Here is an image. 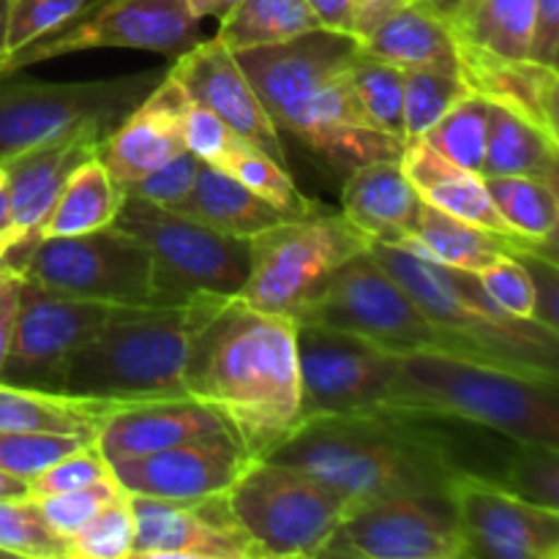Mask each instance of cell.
Segmentation results:
<instances>
[{"label":"cell","instance_id":"obj_45","mask_svg":"<svg viewBox=\"0 0 559 559\" xmlns=\"http://www.w3.org/2000/svg\"><path fill=\"white\" fill-rule=\"evenodd\" d=\"M91 0H9L5 55L69 25ZM3 55V58H5Z\"/></svg>","mask_w":559,"mask_h":559},{"label":"cell","instance_id":"obj_59","mask_svg":"<svg viewBox=\"0 0 559 559\" xmlns=\"http://www.w3.org/2000/svg\"><path fill=\"white\" fill-rule=\"evenodd\" d=\"M11 276V273H0V287H3V282H5V278H9Z\"/></svg>","mask_w":559,"mask_h":559},{"label":"cell","instance_id":"obj_6","mask_svg":"<svg viewBox=\"0 0 559 559\" xmlns=\"http://www.w3.org/2000/svg\"><path fill=\"white\" fill-rule=\"evenodd\" d=\"M369 254L396 278L431 325L445 333L453 353L559 380V333L502 311L478 273L437 265L380 240H369Z\"/></svg>","mask_w":559,"mask_h":559},{"label":"cell","instance_id":"obj_36","mask_svg":"<svg viewBox=\"0 0 559 559\" xmlns=\"http://www.w3.org/2000/svg\"><path fill=\"white\" fill-rule=\"evenodd\" d=\"M213 167L233 175V178L240 180L246 189H251L257 197L271 202V205L278 207L282 213H287L289 218L311 216V213H317L322 207L317 205L314 200L300 194L295 180L289 178L287 167H282L276 158L262 153L260 147H254L251 142L240 140L238 134L229 140V145L224 147L222 156L213 162Z\"/></svg>","mask_w":559,"mask_h":559},{"label":"cell","instance_id":"obj_41","mask_svg":"<svg viewBox=\"0 0 559 559\" xmlns=\"http://www.w3.org/2000/svg\"><path fill=\"white\" fill-rule=\"evenodd\" d=\"M0 551L27 559H69V544L49 527L33 497L0 500Z\"/></svg>","mask_w":559,"mask_h":559},{"label":"cell","instance_id":"obj_3","mask_svg":"<svg viewBox=\"0 0 559 559\" xmlns=\"http://www.w3.org/2000/svg\"><path fill=\"white\" fill-rule=\"evenodd\" d=\"M358 47L349 33L317 27L235 52L276 129L344 175L371 162H402L404 153V142L377 129L355 98L349 60Z\"/></svg>","mask_w":559,"mask_h":559},{"label":"cell","instance_id":"obj_27","mask_svg":"<svg viewBox=\"0 0 559 559\" xmlns=\"http://www.w3.org/2000/svg\"><path fill=\"white\" fill-rule=\"evenodd\" d=\"M358 44L371 58L402 71L459 69L451 25L420 0L399 5Z\"/></svg>","mask_w":559,"mask_h":559},{"label":"cell","instance_id":"obj_5","mask_svg":"<svg viewBox=\"0 0 559 559\" xmlns=\"http://www.w3.org/2000/svg\"><path fill=\"white\" fill-rule=\"evenodd\" d=\"M393 407L451 415L516 442L559 445V380L448 349L399 355Z\"/></svg>","mask_w":559,"mask_h":559},{"label":"cell","instance_id":"obj_13","mask_svg":"<svg viewBox=\"0 0 559 559\" xmlns=\"http://www.w3.org/2000/svg\"><path fill=\"white\" fill-rule=\"evenodd\" d=\"M202 38L189 0H91L69 25L0 58V80L85 49H147L178 58Z\"/></svg>","mask_w":559,"mask_h":559},{"label":"cell","instance_id":"obj_14","mask_svg":"<svg viewBox=\"0 0 559 559\" xmlns=\"http://www.w3.org/2000/svg\"><path fill=\"white\" fill-rule=\"evenodd\" d=\"M322 559H464L451 495H409L349 506Z\"/></svg>","mask_w":559,"mask_h":559},{"label":"cell","instance_id":"obj_19","mask_svg":"<svg viewBox=\"0 0 559 559\" xmlns=\"http://www.w3.org/2000/svg\"><path fill=\"white\" fill-rule=\"evenodd\" d=\"M169 74L178 80L186 96L211 109L229 131L251 142L287 167V151L282 145V131L267 115L260 93L240 69L233 49L218 36L200 38L191 49L175 58Z\"/></svg>","mask_w":559,"mask_h":559},{"label":"cell","instance_id":"obj_44","mask_svg":"<svg viewBox=\"0 0 559 559\" xmlns=\"http://www.w3.org/2000/svg\"><path fill=\"white\" fill-rule=\"evenodd\" d=\"M120 495H126L123 486L112 478H104L98 484L85 486V489H74V491H63V495H47V497H33L41 508L44 519H47L49 527L66 538L69 544L71 535L80 533L93 516H96L102 508H107L109 502L118 500Z\"/></svg>","mask_w":559,"mask_h":559},{"label":"cell","instance_id":"obj_55","mask_svg":"<svg viewBox=\"0 0 559 559\" xmlns=\"http://www.w3.org/2000/svg\"><path fill=\"white\" fill-rule=\"evenodd\" d=\"M22 497H31V486H27V480L0 469V500H22Z\"/></svg>","mask_w":559,"mask_h":559},{"label":"cell","instance_id":"obj_61","mask_svg":"<svg viewBox=\"0 0 559 559\" xmlns=\"http://www.w3.org/2000/svg\"><path fill=\"white\" fill-rule=\"evenodd\" d=\"M0 557H9V555H5V551H0Z\"/></svg>","mask_w":559,"mask_h":559},{"label":"cell","instance_id":"obj_57","mask_svg":"<svg viewBox=\"0 0 559 559\" xmlns=\"http://www.w3.org/2000/svg\"><path fill=\"white\" fill-rule=\"evenodd\" d=\"M0 235H11L14 238V222H11V205H9V194L0 186Z\"/></svg>","mask_w":559,"mask_h":559},{"label":"cell","instance_id":"obj_24","mask_svg":"<svg viewBox=\"0 0 559 559\" xmlns=\"http://www.w3.org/2000/svg\"><path fill=\"white\" fill-rule=\"evenodd\" d=\"M456 38V36H453ZM459 74L486 102L500 104L559 142V71L530 58H502L456 38Z\"/></svg>","mask_w":559,"mask_h":559},{"label":"cell","instance_id":"obj_52","mask_svg":"<svg viewBox=\"0 0 559 559\" xmlns=\"http://www.w3.org/2000/svg\"><path fill=\"white\" fill-rule=\"evenodd\" d=\"M320 27L353 36V0H306Z\"/></svg>","mask_w":559,"mask_h":559},{"label":"cell","instance_id":"obj_20","mask_svg":"<svg viewBox=\"0 0 559 559\" xmlns=\"http://www.w3.org/2000/svg\"><path fill=\"white\" fill-rule=\"evenodd\" d=\"M102 140L104 134L98 131H76V134L41 142L0 162L11 222H14V243H9V249L0 257V273H11V276L20 273L27 251L36 243V229L52 211L60 189L82 162L96 156Z\"/></svg>","mask_w":559,"mask_h":559},{"label":"cell","instance_id":"obj_21","mask_svg":"<svg viewBox=\"0 0 559 559\" xmlns=\"http://www.w3.org/2000/svg\"><path fill=\"white\" fill-rule=\"evenodd\" d=\"M249 459L235 440L189 442L109 464L123 491L153 500H202L227 495Z\"/></svg>","mask_w":559,"mask_h":559},{"label":"cell","instance_id":"obj_17","mask_svg":"<svg viewBox=\"0 0 559 559\" xmlns=\"http://www.w3.org/2000/svg\"><path fill=\"white\" fill-rule=\"evenodd\" d=\"M451 497L464 559H559V511L533 506L478 475L456 478Z\"/></svg>","mask_w":559,"mask_h":559},{"label":"cell","instance_id":"obj_54","mask_svg":"<svg viewBox=\"0 0 559 559\" xmlns=\"http://www.w3.org/2000/svg\"><path fill=\"white\" fill-rule=\"evenodd\" d=\"M240 0H189V9L194 11V16H216V20H222V16H227L229 11L238 5Z\"/></svg>","mask_w":559,"mask_h":559},{"label":"cell","instance_id":"obj_48","mask_svg":"<svg viewBox=\"0 0 559 559\" xmlns=\"http://www.w3.org/2000/svg\"><path fill=\"white\" fill-rule=\"evenodd\" d=\"M480 284H484L486 293L491 295L497 306L502 311L513 317H524V320H533L535 309V293L533 282H530V273L522 262L513 254L500 257L497 262L486 265L478 273Z\"/></svg>","mask_w":559,"mask_h":559},{"label":"cell","instance_id":"obj_28","mask_svg":"<svg viewBox=\"0 0 559 559\" xmlns=\"http://www.w3.org/2000/svg\"><path fill=\"white\" fill-rule=\"evenodd\" d=\"M123 407L129 404L0 382V431H44V435L82 437L93 442L102 426Z\"/></svg>","mask_w":559,"mask_h":559},{"label":"cell","instance_id":"obj_40","mask_svg":"<svg viewBox=\"0 0 559 559\" xmlns=\"http://www.w3.org/2000/svg\"><path fill=\"white\" fill-rule=\"evenodd\" d=\"M497 484L533 506L559 511V445L516 442Z\"/></svg>","mask_w":559,"mask_h":559},{"label":"cell","instance_id":"obj_58","mask_svg":"<svg viewBox=\"0 0 559 559\" xmlns=\"http://www.w3.org/2000/svg\"><path fill=\"white\" fill-rule=\"evenodd\" d=\"M5 22H9V0H0V58L5 55Z\"/></svg>","mask_w":559,"mask_h":559},{"label":"cell","instance_id":"obj_22","mask_svg":"<svg viewBox=\"0 0 559 559\" xmlns=\"http://www.w3.org/2000/svg\"><path fill=\"white\" fill-rule=\"evenodd\" d=\"M186 102L189 96L167 69L162 82L104 136L96 158L115 183H131L189 151L183 140Z\"/></svg>","mask_w":559,"mask_h":559},{"label":"cell","instance_id":"obj_49","mask_svg":"<svg viewBox=\"0 0 559 559\" xmlns=\"http://www.w3.org/2000/svg\"><path fill=\"white\" fill-rule=\"evenodd\" d=\"M519 262L527 267L530 282H533L535 293V309L533 320L540 322L549 331L559 333V267L555 257L544 254V251L533 249V246H519L513 251Z\"/></svg>","mask_w":559,"mask_h":559},{"label":"cell","instance_id":"obj_25","mask_svg":"<svg viewBox=\"0 0 559 559\" xmlns=\"http://www.w3.org/2000/svg\"><path fill=\"white\" fill-rule=\"evenodd\" d=\"M424 200L402 162H371L344 175L342 213L369 240L404 246L418 227Z\"/></svg>","mask_w":559,"mask_h":559},{"label":"cell","instance_id":"obj_16","mask_svg":"<svg viewBox=\"0 0 559 559\" xmlns=\"http://www.w3.org/2000/svg\"><path fill=\"white\" fill-rule=\"evenodd\" d=\"M295 342L304 420L393 404L399 355L311 322H295Z\"/></svg>","mask_w":559,"mask_h":559},{"label":"cell","instance_id":"obj_50","mask_svg":"<svg viewBox=\"0 0 559 559\" xmlns=\"http://www.w3.org/2000/svg\"><path fill=\"white\" fill-rule=\"evenodd\" d=\"M527 58L557 69L559 58V0H535L533 36Z\"/></svg>","mask_w":559,"mask_h":559},{"label":"cell","instance_id":"obj_38","mask_svg":"<svg viewBox=\"0 0 559 559\" xmlns=\"http://www.w3.org/2000/svg\"><path fill=\"white\" fill-rule=\"evenodd\" d=\"M489 107L491 104L484 96L467 93L426 131L424 140L453 164L480 175L489 136Z\"/></svg>","mask_w":559,"mask_h":559},{"label":"cell","instance_id":"obj_26","mask_svg":"<svg viewBox=\"0 0 559 559\" xmlns=\"http://www.w3.org/2000/svg\"><path fill=\"white\" fill-rule=\"evenodd\" d=\"M402 169L426 205L464 218L469 224H478V227L491 229L497 235H506V238H519L497 213L495 202L486 191L484 175L453 164L451 158L435 151L424 136L404 142Z\"/></svg>","mask_w":559,"mask_h":559},{"label":"cell","instance_id":"obj_4","mask_svg":"<svg viewBox=\"0 0 559 559\" xmlns=\"http://www.w3.org/2000/svg\"><path fill=\"white\" fill-rule=\"evenodd\" d=\"M224 298L191 295L173 304L115 306L107 325L71 358L66 393L123 404L189 399L183 374L191 342Z\"/></svg>","mask_w":559,"mask_h":559},{"label":"cell","instance_id":"obj_37","mask_svg":"<svg viewBox=\"0 0 559 559\" xmlns=\"http://www.w3.org/2000/svg\"><path fill=\"white\" fill-rule=\"evenodd\" d=\"M349 85L364 107L366 118L385 134L407 142L404 136V71L371 58L358 47L349 60Z\"/></svg>","mask_w":559,"mask_h":559},{"label":"cell","instance_id":"obj_33","mask_svg":"<svg viewBox=\"0 0 559 559\" xmlns=\"http://www.w3.org/2000/svg\"><path fill=\"white\" fill-rule=\"evenodd\" d=\"M484 183L502 222L530 246L557 257L559 186L530 175H491Z\"/></svg>","mask_w":559,"mask_h":559},{"label":"cell","instance_id":"obj_53","mask_svg":"<svg viewBox=\"0 0 559 559\" xmlns=\"http://www.w3.org/2000/svg\"><path fill=\"white\" fill-rule=\"evenodd\" d=\"M20 276H9L0 287V366H3L5 353H9L11 328H14L16 317V300H20Z\"/></svg>","mask_w":559,"mask_h":559},{"label":"cell","instance_id":"obj_56","mask_svg":"<svg viewBox=\"0 0 559 559\" xmlns=\"http://www.w3.org/2000/svg\"><path fill=\"white\" fill-rule=\"evenodd\" d=\"M420 3L429 5L431 11H437L445 22H453L459 14H462L464 5H467L469 0H420Z\"/></svg>","mask_w":559,"mask_h":559},{"label":"cell","instance_id":"obj_34","mask_svg":"<svg viewBox=\"0 0 559 559\" xmlns=\"http://www.w3.org/2000/svg\"><path fill=\"white\" fill-rule=\"evenodd\" d=\"M535 0H469L448 22L453 36L502 58H527Z\"/></svg>","mask_w":559,"mask_h":559},{"label":"cell","instance_id":"obj_10","mask_svg":"<svg viewBox=\"0 0 559 559\" xmlns=\"http://www.w3.org/2000/svg\"><path fill=\"white\" fill-rule=\"evenodd\" d=\"M167 69L91 82L0 80V162L76 131L107 136L162 82Z\"/></svg>","mask_w":559,"mask_h":559},{"label":"cell","instance_id":"obj_31","mask_svg":"<svg viewBox=\"0 0 559 559\" xmlns=\"http://www.w3.org/2000/svg\"><path fill=\"white\" fill-rule=\"evenodd\" d=\"M120 202H123V189L115 183L104 164L91 156L66 180L52 211L36 229V240L85 235L109 227Z\"/></svg>","mask_w":559,"mask_h":559},{"label":"cell","instance_id":"obj_39","mask_svg":"<svg viewBox=\"0 0 559 559\" xmlns=\"http://www.w3.org/2000/svg\"><path fill=\"white\" fill-rule=\"evenodd\" d=\"M467 93L459 69L404 71V136H424Z\"/></svg>","mask_w":559,"mask_h":559},{"label":"cell","instance_id":"obj_60","mask_svg":"<svg viewBox=\"0 0 559 559\" xmlns=\"http://www.w3.org/2000/svg\"><path fill=\"white\" fill-rule=\"evenodd\" d=\"M0 186H3V167H0Z\"/></svg>","mask_w":559,"mask_h":559},{"label":"cell","instance_id":"obj_46","mask_svg":"<svg viewBox=\"0 0 559 559\" xmlns=\"http://www.w3.org/2000/svg\"><path fill=\"white\" fill-rule=\"evenodd\" d=\"M104 478H112L107 459L98 453L93 442L76 448V451L66 453L63 459L44 469L41 475L31 480V497H47V495H63V491L85 489V486L98 484Z\"/></svg>","mask_w":559,"mask_h":559},{"label":"cell","instance_id":"obj_8","mask_svg":"<svg viewBox=\"0 0 559 559\" xmlns=\"http://www.w3.org/2000/svg\"><path fill=\"white\" fill-rule=\"evenodd\" d=\"M112 227L131 235L151 254L158 295L183 300L191 295H238L251 265V246L205 227L173 207L123 194Z\"/></svg>","mask_w":559,"mask_h":559},{"label":"cell","instance_id":"obj_1","mask_svg":"<svg viewBox=\"0 0 559 559\" xmlns=\"http://www.w3.org/2000/svg\"><path fill=\"white\" fill-rule=\"evenodd\" d=\"M480 426L415 407H377L364 413L306 418L271 462L289 464L338 495L358 502L409 495H451L462 475L497 480L486 462Z\"/></svg>","mask_w":559,"mask_h":559},{"label":"cell","instance_id":"obj_18","mask_svg":"<svg viewBox=\"0 0 559 559\" xmlns=\"http://www.w3.org/2000/svg\"><path fill=\"white\" fill-rule=\"evenodd\" d=\"M134 513L131 559H260L229 511L227 495L153 500L129 495Z\"/></svg>","mask_w":559,"mask_h":559},{"label":"cell","instance_id":"obj_47","mask_svg":"<svg viewBox=\"0 0 559 559\" xmlns=\"http://www.w3.org/2000/svg\"><path fill=\"white\" fill-rule=\"evenodd\" d=\"M200 164L202 162L194 153L183 151L180 156H175L173 162L164 164V167L131 180V183H123L120 189H123V194L140 197V200L156 202V205L164 207H173L191 191L197 173H200Z\"/></svg>","mask_w":559,"mask_h":559},{"label":"cell","instance_id":"obj_35","mask_svg":"<svg viewBox=\"0 0 559 559\" xmlns=\"http://www.w3.org/2000/svg\"><path fill=\"white\" fill-rule=\"evenodd\" d=\"M317 27L320 22L311 14L306 0H240L227 16H222L216 36L233 52H238V49L289 41Z\"/></svg>","mask_w":559,"mask_h":559},{"label":"cell","instance_id":"obj_7","mask_svg":"<svg viewBox=\"0 0 559 559\" xmlns=\"http://www.w3.org/2000/svg\"><path fill=\"white\" fill-rule=\"evenodd\" d=\"M251 265L238 298L267 314L298 322L325 289L328 278L369 238L342 211L320 207L304 218H284L249 240Z\"/></svg>","mask_w":559,"mask_h":559},{"label":"cell","instance_id":"obj_12","mask_svg":"<svg viewBox=\"0 0 559 559\" xmlns=\"http://www.w3.org/2000/svg\"><path fill=\"white\" fill-rule=\"evenodd\" d=\"M298 322L325 325L377 344L393 355L420 349H448L451 342L413 298L399 287L396 278L369 254V246L349 257L331 278L314 304Z\"/></svg>","mask_w":559,"mask_h":559},{"label":"cell","instance_id":"obj_30","mask_svg":"<svg viewBox=\"0 0 559 559\" xmlns=\"http://www.w3.org/2000/svg\"><path fill=\"white\" fill-rule=\"evenodd\" d=\"M519 246H530V243L522 238H506V235H497L491 233V229H484L478 227V224L464 222V218L451 216V213L437 211V207L426 205L424 202L418 227H415L413 238H409L402 249L413 251V254L424 257V260L437 262V265L480 273L486 265L500 260V257L513 254Z\"/></svg>","mask_w":559,"mask_h":559},{"label":"cell","instance_id":"obj_2","mask_svg":"<svg viewBox=\"0 0 559 559\" xmlns=\"http://www.w3.org/2000/svg\"><path fill=\"white\" fill-rule=\"evenodd\" d=\"M183 391L222 418L249 462L267 459L304 424L295 320L224 298L191 342Z\"/></svg>","mask_w":559,"mask_h":559},{"label":"cell","instance_id":"obj_32","mask_svg":"<svg viewBox=\"0 0 559 559\" xmlns=\"http://www.w3.org/2000/svg\"><path fill=\"white\" fill-rule=\"evenodd\" d=\"M480 175H530L559 186V142L535 129L522 115L491 104Z\"/></svg>","mask_w":559,"mask_h":559},{"label":"cell","instance_id":"obj_43","mask_svg":"<svg viewBox=\"0 0 559 559\" xmlns=\"http://www.w3.org/2000/svg\"><path fill=\"white\" fill-rule=\"evenodd\" d=\"M87 442L91 440L82 437L44 435V431H0V469L31 484L58 459Z\"/></svg>","mask_w":559,"mask_h":559},{"label":"cell","instance_id":"obj_42","mask_svg":"<svg viewBox=\"0 0 559 559\" xmlns=\"http://www.w3.org/2000/svg\"><path fill=\"white\" fill-rule=\"evenodd\" d=\"M134 549V513L129 491L96 513L69 538V559H129Z\"/></svg>","mask_w":559,"mask_h":559},{"label":"cell","instance_id":"obj_9","mask_svg":"<svg viewBox=\"0 0 559 559\" xmlns=\"http://www.w3.org/2000/svg\"><path fill=\"white\" fill-rule=\"evenodd\" d=\"M227 502L260 559H314L349 508L333 486L271 459L246 464Z\"/></svg>","mask_w":559,"mask_h":559},{"label":"cell","instance_id":"obj_51","mask_svg":"<svg viewBox=\"0 0 559 559\" xmlns=\"http://www.w3.org/2000/svg\"><path fill=\"white\" fill-rule=\"evenodd\" d=\"M407 0H353V36L366 38L388 14L404 5Z\"/></svg>","mask_w":559,"mask_h":559},{"label":"cell","instance_id":"obj_15","mask_svg":"<svg viewBox=\"0 0 559 559\" xmlns=\"http://www.w3.org/2000/svg\"><path fill=\"white\" fill-rule=\"evenodd\" d=\"M112 311L115 306L109 304L63 298L22 278L9 353L0 366V382L66 393L71 358L107 325Z\"/></svg>","mask_w":559,"mask_h":559},{"label":"cell","instance_id":"obj_11","mask_svg":"<svg viewBox=\"0 0 559 559\" xmlns=\"http://www.w3.org/2000/svg\"><path fill=\"white\" fill-rule=\"evenodd\" d=\"M16 276L63 298L109 306L173 304L153 284L151 254L112 224L96 233L36 240Z\"/></svg>","mask_w":559,"mask_h":559},{"label":"cell","instance_id":"obj_29","mask_svg":"<svg viewBox=\"0 0 559 559\" xmlns=\"http://www.w3.org/2000/svg\"><path fill=\"white\" fill-rule=\"evenodd\" d=\"M173 211L183 213V216L194 218L205 227L218 229V233L246 240L289 218L287 213H282L271 202L246 189L233 175L205 162L200 164V173H197L191 191L178 205H173Z\"/></svg>","mask_w":559,"mask_h":559},{"label":"cell","instance_id":"obj_23","mask_svg":"<svg viewBox=\"0 0 559 559\" xmlns=\"http://www.w3.org/2000/svg\"><path fill=\"white\" fill-rule=\"evenodd\" d=\"M207 440H233L227 426L211 407L194 399H158V402H136L118 409L102 426L93 445L107 459V464H112L120 459L147 456L167 448Z\"/></svg>","mask_w":559,"mask_h":559}]
</instances>
